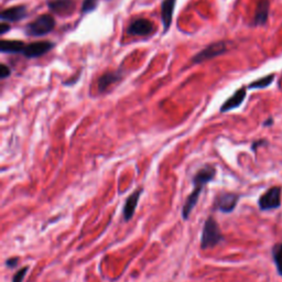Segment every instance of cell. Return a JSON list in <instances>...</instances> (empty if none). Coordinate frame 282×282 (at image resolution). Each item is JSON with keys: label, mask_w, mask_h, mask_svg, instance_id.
I'll list each match as a JSON object with an SVG mask.
<instances>
[{"label": "cell", "mask_w": 282, "mask_h": 282, "mask_svg": "<svg viewBox=\"0 0 282 282\" xmlns=\"http://www.w3.org/2000/svg\"><path fill=\"white\" fill-rule=\"evenodd\" d=\"M9 30H10V26L7 25L6 23H3L2 26H0V33H2V34L7 33Z\"/></svg>", "instance_id": "23"}, {"label": "cell", "mask_w": 282, "mask_h": 282, "mask_svg": "<svg viewBox=\"0 0 282 282\" xmlns=\"http://www.w3.org/2000/svg\"><path fill=\"white\" fill-rule=\"evenodd\" d=\"M281 203V189L278 186H273L267 191L259 200V207L263 211H270V209L278 208Z\"/></svg>", "instance_id": "5"}, {"label": "cell", "mask_w": 282, "mask_h": 282, "mask_svg": "<svg viewBox=\"0 0 282 282\" xmlns=\"http://www.w3.org/2000/svg\"><path fill=\"white\" fill-rule=\"evenodd\" d=\"M272 256L274 264L277 266V270L282 276V244L274 245V247L272 249Z\"/></svg>", "instance_id": "17"}, {"label": "cell", "mask_w": 282, "mask_h": 282, "mask_svg": "<svg viewBox=\"0 0 282 282\" xmlns=\"http://www.w3.org/2000/svg\"><path fill=\"white\" fill-rule=\"evenodd\" d=\"M10 73H11V71L6 64L0 65V77L7 78L8 76H10Z\"/></svg>", "instance_id": "21"}, {"label": "cell", "mask_w": 282, "mask_h": 282, "mask_svg": "<svg viewBox=\"0 0 282 282\" xmlns=\"http://www.w3.org/2000/svg\"><path fill=\"white\" fill-rule=\"evenodd\" d=\"M120 77L121 75L117 73V72H107V73H105L104 75H102L98 78V82H97L98 92L103 93L104 91H106L108 88H110L111 85L118 82Z\"/></svg>", "instance_id": "16"}, {"label": "cell", "mask_w": 282, "mask_h": 282, "mask_svg": "<svg viewBox=\"0 0 282 282\" xmlns=\"http://www.w3.org/2000/svg\"><path fill=\"white\" fill-rule=\"evenodd\" d=\"M238 200H240V195L234 193H223L216 198L214 207L223 213H230L235 209Z\"/></svg>", "instance_id": "6"}, {"label": "cell", "mask_w": 282, "mask_h": 282, "mask_svg": "<svg viewBox=\"0 0 282 282\" xmlns=\"http://www.w3.org/2000/svg\"><path fill=\"white\" fill-rule=\"evenodd\" d=\"M227 51V47L225 42H216L213 45L208 46L204 50H202L200 53L193 56V63L199 64L202 62H205L209 59H214L216 56H220Z\"/></svg>", "instance_id": "4"}, {"label": "cell", "mask_w": 282, "mask_h": 282, "mask_svg": "<svg viewBox=\"0 0 282 282\" xmlns=\"http://www.w3.org/2000/svg\"><path fill=\"white\" fill-rule=\"evenodd\" d=\"M216 176V169L213 165H205V167L202 168L198 171L197 175L193 178V184H194V190L192 193L187 197V199L184 202V205L182 207V219L184 221H187L190 218V215L193 211V208L197 206L200 195L202 190L204 189L205 185L211 182V181Z\"/></svg>", "instance_id": "1"}, {"label": "cell", "mask_w": 282, "mask_h": 282, "mask_svg": "<svg viewBox=\"0 0 282 282\" xmlns=\"http://www.w3.org/2000/svg\"><path fill=\"white\" fill-rule=\"evenodd\" d=\"M176 2L177 0H163V3L161 5V18H162L164 32H167L171 26Z\"/></svg>", "instance_id": "12"}, {"label": "cell", "mask_w": 282, "mask_h": 282, "mask_svg": "<svg viewBox=\"0 0 282 282\" xmlns=\"http://www.w3.org/2000/svg\"><path fill=\"white\" fill-rule=\"evenodd\" d=\"M49 8L57 16H71L75 10V3L73 0H50Z\"/></svg>", "instance_id": "9"}, {"label": "cell", "mask_w": 282, "mask_h": 282, "mask_svg": "<svg viewBox=\"0 0 282 282\" xmlns=\"http://www.w3.org/2000/svg\"><path fill=\"white\" fill-rule=\"evenodd\" d=\"M269 14V0H260L257 5L255 18H254V25L260 26L265 25L268 20Z\"/></svg>", "instance_id": "14"}, {"label": "cell", "mask_w": 282, "mask_h": 282, "mask_svg": "<svg viewBox=\"0 0 282 282\" xmlns=\"http://www.w3.org/2000/svg\"><path fill=\"white\" fill-rule=\"evenodd\" d=\"M28 271H29V267H24V268L18 270V272H16V274H14L12 278V282H24V279Z\"/></svg>", "instance_id": "20"}, {"label": "cell", "mask_w": 282, "mask_h": 282, "mask_svg": "<svg viewBox=\"0 0 282 282\" xmlns=\"http://www.w3.org/2000/svg\"><path fill=\"white\" fill-rule=\"evenodd\" d=\"M19 263V258L18 257H13V258H9L6 260V265L7 267H9V268H14Z\"/></svg>", "instance_id": "22"}, {"label": "cell", "mask_w": 282, "mask_h": 282, "mask_svg": "<svg viewBox=\"0 0 282 282\" xmlns=\"http://www.w3.org/2000/svg\"><path fill=\"white\" fill-rule=\"evenodd\" d=\"M25 48V43L18 40H2L0 42V51L3 53H23Z\"/></svg>", "instance_id": "15"}, {"label": "cell", "mask_w": 282, "mask_h": 282, "mask_svg": "<svg viewBox=\"0 0 282 282\" xmlns=\"http://www.w3.org/2000/svg\"><path fill=\"white\" fill-rule=\"evenodd\" d=\"M54 27L55 21L51 14H42L26 27V33L30 37H43L53 31Z\"/></svg>", "instance_id": "3"}, {"label": "cell", "mask_w": 282, "mask_h": 282, "mask_svg": "<svg viewBox=\"0 0 282 282\" xmlns=\"http://www.w3.org/2000/svg\"><path fill=\"white\" fill-rule=\"evenodd\" d=\"M274 79V75H268L266 77H263L258 79V81L252 82L249 85V89H265L267 86H269Z\"/></svg>", "instance_id": "18"}, {"label": "cell", "mask_w": 282, "mask_h": 282, "mask_svg": "<svg viewBox=\"0 0 282 282\" xmlns=\"http://www.w3.org/2000/svg\"><path fill=\"white\" fill-rule=\"evenodd\" d=\"M54 48L52 42L42 41V42H34L26 46L23 54L28 57V59H34V57H40L47 54Z\"/></svg>", "instance_id": "7"}, {"label": "cell", "mask_w": 282, "mask_h": 282, "mask_svg": "<svg viewBox=\"0 0 282 282\" xmlns=\"http://www.w3.org/2000/svg\"><path fill=\"white\" fill-rule=\"evenodd\" d=\"M97 4L98 0H84L82 6V12L89 13L93 10H95L97 8Z\"/></svg>", "instance_id": "19"}, {"label": "cell", "mask_w": 282, "mask_h": 282, "mask_svg": "<svg viewBox=\"0 0 282 282\" xmlns=\"http://www.w3.org/2000/svg\"><path fill=\"white\" fill-rule=\"evenodd\" d=\"M127 31L132 35H139V37H144L149 35L155 31V25L153 21L148 19H137L134 23L130 24Z\"/></svg>", "instance_id": "8"}, {"label": "cell", "mask_w": 282, "mask_h": 282, "mask_svg": "<svg viewBox=\"0 0 282 282\" xmlns=\"http://www.w3.org/2000/svg\"><path fill=\"white\" fill-rule=\"evenodd\" d=\"M223 240H224V236L220 229L218 222H216L212 216H209V218L205 221L203 231H202L201 248L202 249L213 248L216 245H219L221 242H223Z\"/></svg>", "instance_id": "2"}, {"label": "cell", "mask_w": 282, "mask_h": 282, "mask_svg": "<svg viewBox=\"0 0 282 282\" xmlns=\"http://www.w3.org/2000/svg\"><path fill=\"white\" fill-rule=\"evenodd\" d=\"M142 192H143L142 189H138L126 200L125 206H124V208H122V216H124V220L126 222L132 220L133 216L135 215L136 208H137V206H138V202H139V199L141 197Z\"/></svg>", "instance_id": "10"}, {"label": "cell", "mask_w": 282, "mask_h": 282, "mask_svg": "<svg viewBox=\"0 0 282 282\" xmlns=\"http://www.w3.org/2000/svg\"><path fill=\"white\" fill-rule=\"evenodd\" d=\"M27 16V8L25 6H16L6 9L0 14V18L7 23H18V21L25 19Z\"/></svg>", "instance_id": "11"}, {"label": "cell", "mask_w": 282, "mask_h": 282, "mask_svg": "<svg viewBox=\"0 0 282 282\" xmlns=\"http://www.w3.org/2000/svg\"><path fill=\"white\" fill-rule=\"evenodd\" d=\"M245 97H246V89L245 88L236 91L234 93V95L229 97L226 102L223 104V106L221 107V112L226 113V112L235 110V108H237V107H240L243 104Z\"/></svg>", "instance_id": "13"}]
</instances>
